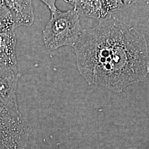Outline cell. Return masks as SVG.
Returning a JSON list of instances; mask_svg holds the SVG:
<instances>
[{
  "mask_svg": "<svg viewBox=\"0 0 149 149\" xmlns=\"http://www.w3.org/2000/svg\"><path fill=\"white\" fill-rule=\"evenodd\" d=\"M74 48L79 72L90 85L120 92L149 74L144 34L117 18L84 30Z\"/></svg>",
  "mask_w": 149,
  "mask_h": 149,
  "instance_id": "1",
  "label": "cell"
},
{
  "mask_svg": "<svg viewBox=\"0 0 149 149\" xmlns=\"http://www.w3.org/2000/svg\"><path fill=\"white\" fill-rule=\"evenodd\" d=\"M43 3L48 6L49 9L50 10V12H53L55 11L57 8L56 7V0H40Z\"/></svg>",
  "mask_w": 149,
  "mask_h": 149,
  "instance_id": "10",
  "label": "cell"
},
{
  "mask_svg": "<svg viewBox=\"0 0 149 149\" xmlns=\"http://www.w3.org/2000/svg\"><path fill=\"white\" fill-rule=\"evenodd\" d=\"M17 40L14 31L0 32V65L17 69Z\"/></svg>",
  "mask_w": 149,
  "mask_h": 149,
  "instance_id": "7",
  "label": "cell"
},
{
  "mask_svg": "<svg viewBox=\"0 0 149 149\" xmlns=\"http://www.w3.org/2000/svg\"><path fill=\"white\" fill-rule=\"evenodd\" d=\"M19 74L18 69L0 65V109L19 114L17 88Z\"/></svg>",
  "mask_w": 149,
  "mask_h": 149,
  "instance_id": "4",
  "label": "cell"
},
{
  "mask_svg": "<svg viewBox=\"0 0 149 149\" xmlns=\"http://www.w3.org/2000/svg\"><path fill=\"white\" fill-rule=\"evenodd\" d=\"M29 132L21 113L0 109V149H26Z\"/></svg>",
  "mask_w": 149,
  "mask_h": 149,
  "instance_id": "3",
  "label": "cell"
},
{
  "mask_svg": "<svg viewBox=\"0 0 149 149\" xmlns=\"http://www.w3.org/2000/svg\"><path fill=\"white\" fill-rule=\"evenodd\" d=\"M10 12L17 27L30 26L34 21L33 0H1Z\"/></svg>",
  "mask_w": 149,
  "mask_h": 149,
  "instance_id": "6",
  "label": "cell"
},
{
  "mask_svg": "<svg viewBox=\"0 0 149 149\" xmlns=\"http://www.w3.org/2000/svg\"><path fill=\"white\" fill-rule=\"evenodd\" d=\"M136 0H107L110 11L123 9L132 5Z\"/></svg>",
  "mask_w": 149,
  "mask_h": 149,
  "instance_id": "9",
  "label": "cell"
},
{
  "mask_svg": "<svg viewBox=\"0 0 149 149\" xmlns=\"http://www.w3.org/2000/svg\"><path fill=\"white\" fill-rule=\"evenodd\" d=\"M72 6L79 16L106 19L110 12L107 0H64Z\"/></svg>",
  "mask_w": 149,
  "mask_h": 149,
  "instance_id": "5",
  "label": "cell"
},
{
  "mask_svg": "<svg viewBox=\"0 0 149 149\" xmlns=\"http://www.w3.org/2000/svg\"><path fill=\"white\" fill-rule=\"evenodd\" d=\"M17 28L10 12L0 0V32L15 31Z\"/></svg>",
  "mask_w": 149,
  "mask_h": 149,
  "instance_id": "8",
  "label": "cell"
},
{
  "mask_svg": "<svg viewBox=\"0 0 149 149\" xmlns=\"http://www.w3.org/2000/svg\"><path fill=\"white\" fill-rule=\"evenodd\" d=\"M83 31L80 16L74 9L61 11L57 8L51 12L43 31V42L51 51L65 46L74 47Z\"/></svg>",
  "mask_w": 149,
  "mask_h": 149,
  "instance_id": "2",
  "label": "cell"
}]
</instances>
